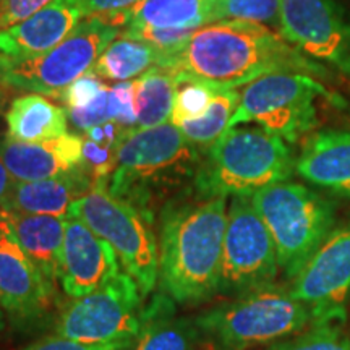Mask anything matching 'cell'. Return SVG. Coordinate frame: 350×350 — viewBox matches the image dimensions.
<instances>
[{
    "mask_svg": "<svg viewBox=\"0 0 350 350\" xmlns=\"http://www.w3.org/2000/svg\"><path fill=\"white\" fill-rule=\"evenodd\" d=\"M167 67L180 83L219 88H239L278 72L323 73L274 29L243 20H219L195 29Z\"/></svg>",
    "mask_w": 350,
    "mask_h": 350,
    "instance_id": "obj_1",
    "label": "cell"
},
{
    "mask_svg": "<svg viewBox=\"0 0 350 350\" xmlns=\"http://www.w3.org/2000/svg\"><path fill=\"white\" fill-rule=\"evenodd\" d=\"M159 217L163 292L180 305H200L213 299L221 275L227 198H180L167 204Z\"/></svg>",
    "mask_w": 350,
    "mask_h": 350,
    "instance_id": "obj_2",
    "label": "cell"
},
{
    "mask_svg": "<svg viewBox=\"0 0 350 350\" xmlns=\"http://www.w3.org/2000/svg\"><path fill=\"white\" fill-rule=\"evenodd\" d=\"M201 159L198 148L170 122L131 130L117 151L109 191L154 224L167 204L193 191Z\"/></svg>",
    "mask_w": 350,
    "mask_h": 350,
    "instance_id": "obj_3",
    "label": "cell"
},
{
    "mask_svg": "<svg viewBox=\"0 0 350 350\" xmlns=\"http://www.w3.org/2000/svg\"><path fill=\"white\" fill-rule=\"evenodd\" d=\"M295 159L282 138L260 126H230L203 154L193 183L196 198L253 196L286 182Z\"/></svg>",
    "mask_w": 350,
    "mask_h": 350,
    "instance_id": "obj_4",
    "label": "cell"
},
{
    "mask_svg": "<svg viewBox=\"0 0 350 350\" xmlns=\"http://www.w3.org/2000/svg\"><path fill=\"white\" fill-rule=\"evenodd\" d=\"M198 345L206 350H252L299 334L313 323L291 287H265L234 297L193 317Z\"/></svg>",
    "mask_w": 350,
    "mask_h": 350,
    "instance_id": "obj_5",
    "label": "cell"
},
{
    "mask_svg": "<svg viewBox=\"0 0 350 350\" xmlns=\"http://www.w3.org/2000/svg\"><path fill=\"white\" fill-rule=\"evenodd\" d=\"M252 201L274 242L279 271L287 281H294L336 229L334 203L288 180L262 188Z\"/></svg>",
    "mask_w": 350,
    "mask_h": 350,
    "instance_id": "obj_6",
    "label": "cell"
},
{
    "mask_svg": "<svg viewBox=\"0 0 350 350\" xmlns=\"http://www.w3.org/2000/svg\"><path fill=\"white\" fill-rule=\"evenodd\" d=\"M107 180L96 182L77 200L67 217H77L111 245L122 269L137 282L143 297L159 281V247L152 224L126 201L111 195Z\"/></svg>",
    "mask_w": 350,
    "mask_h": 350,
    "instance_id": "obj_7",
    "label": "cell"
},
{
    "mask_svg": "<svg viewBox=\"0 0 350 350\" xmlns=\"http://www.w3.org/2000/svg\"><path fill=\"white\" fill-rule=\"evenodd\" d=\"M119 34L120 28L100 16H90L54 49L41 55L25 60L3 57L0 85L62 99L67 88L93 70L99 55Z\"/></svg>",
    "mask_w": 350,
    "mask_h": 350,
    "instance_id": "obj_8",
    "label": "cell"
},
{
    "mask_svg": "<svg viewBox=\"0 0 350 350\" xmlns=\"http://www.w3.org/2000/svg\"><path fill=\"white\" fill-rule=\"evenodd\" d=\"M325 96L329 93L312 75L300 72L269 73L245 85L229 129L253 122L294 144L318 124L317 100Z\"/></svg>",
    "mask_w": 350,
    "mask_h": 350,
    "instance_id": "obj_9",
    "label": "cell"
},
{
    "mask_svg": "<svg viewBox=\"0 0 350 350\" xmlns=\"http://www.w3.org/2000/svg\"><path fill=\"white\" fill-rule=\"evenodd\" d=\"M278 274L274 242L252 196H234L227 208L217 295L239 297L271 287Z\"/></svg>",
    "mask_w": 350,
    "mask_h": 350,
    "instance_id": "obj_10",
    "label": "cell"
},
{
    "mask_svg": "<svg viewBox=\"0 0 350 350\" xmlns=\"http://www.w3.org/2000/svg\"><path fill=\"white\" fill-rule=\"evenodd\" d=\"M143 294L122 271L98 291L65 306L55 325L57 336L80 342H116L137 338L143 319Z\"/></svg>",
    "mask_w": 350,
    "mask_h": 350,
    "instance_id": "obj_11",
    "label": "cell"
},
{
    "mask_svg": "<svg viewBox=\"0 0 350 350\" xmlns=\"http://www.w3.org/2000/svg\"><path fill=\"white\" fill-rule=\"evenodd\" d=\"M292 295L313 323H345L350 295V222L336 227L292 281Z\"/></svg>",
    "mask_w": 350,
    "mask_h": 350,
    "instance_id": "obj_12",
    "label": "cell"
},
{
    "mask_svg": "<svg viewBox=\"0 0 350 350\" xmlns=\"http://www.w3.org/2000/svg\"><path fill=\"white\" fill-rule=\"evenodd\" d=\"M279 34L301 54L338 65L350 39V21L334 0H281Z\"/></svg>",
    "mask_w": 350,
    "mask_h": 350,
    "instance_id": "obj_13",
    "label": "cell"
},
{
    "mask_svg": "<svg viewBox=\"0 0 350 350\" xmlns=\"http://www.w3.org/2000/svg\"><path fill=\"white\" fill-rule=\"evenodd\" d=\"M120 261L106 240L77 217H65L60 284L72 299L98 291L116 278Z\"/></svg>",
    "mask_w": 350,
    "mask_h": 350,
    "instance_id": "obj_14",
    "label": "cell"
},
{
    "mask_svg": "<svg viewBox=\"0 0 350 350\" xmlns=\"http://www.w3.org/2000/svg\"><path fill=\"white\" fill-rule=\"evenodd\" d=\"M54 284L29 260L7 224L2 211L0 222V308L10 317L28 319L47 308L54 295Z\"/></svg>",
    "mask_w": 350,
    "mask_h": 350,
    "instance_id": "obj_15",
    "label": "cell"
},
{
    "mask_svg": "<svg viewBox=\"0 0 350 350\" xmlns=\"http://www.w3.org/2000/svg\"><path fill=\"white\" fill-rule=\"evenodd\" d=\"M0 159L16 182H38L60 177L83 165V137H62L25 143L7 135L0 142Z\"/></svg>",
    "mask_w": 350,
    "mask_h": 350,
    "instance_id": "obj_16",
    "label": "cell"
},
{
    "mask_svg": "<svg viewBox=\"0 0 350 350\" xmlns=\"http://www.w3.org/2000/svg\"><path fill=\"white\" fill-rule=\"evenodd\" d=\"M83 21L77 0H55L21 23L0 31V54L8 59H33L54 49Z\"/></svg>",
    "mask_w": 350,
    "mask_h": 350,
    "instance_id": "obj_17",
    "label": "cell"
},
{
    "mask_svg": "<svg viewBox=\"0 0 350 350\" xmlns=\"http://www.w3.org/2000/svg\"><path fill=\"white\" fill-rule=\"evenodd\" d=\"M295 170L312 185L350 200V131L310 135L295 159Z\"/></svg>",
    "mask_w": 350,
    "mask_h": 350,
    "instance_id": "obj_18",
    "label": "cell"
},
{
    "mask_svg": "<svg viewBox=\"0 0 350 350\" xmlns=\"http://www.w3.org/2000/svg\"><path fill=\"white\" fill-rule=\"evenodd\" d=\"M94 187L91 174L81 165L73 172L38 182H16L3 209L20 214L67 217L70 208Z\"/></svg>",
    "mask_w": 350,
    "mask_h": 350,
    "instance_id": "obj_19",
    "label": "cell"
},
{
    "mask_svg": "<svg viewBox=\"0 0 350 350\" xmlns=\"http://www.w3.org/2000/svg\"><path fill=\"white\" fill-rule=\"evenodd\" d=\"M3 217L26 255L51 284L60 282L65 217L20 214L3 209Z\"/></svg>",
    "mask_w": 350,
    "mask_h": 350,
    "instance_id": "obj_20",
    "label": "cell"
},
{
    "mask_svg": "<svg viewBox=\"0 0 350 350\" xmlns=\"http://www.w3.org/2000/svg\"><path fill=\"white\" fill-rule=\"evenodd\" d=\"M196 345L193 317L177 314L175 301L163 292L144 306L142 327L131 350H195Z\"/></svg>",
    "mask_w": 350,
    "mask_h": 350,
    "instance_id": "obj_21",
    "label": "cell"
},
{
    "mask_svg": "<svg viewBox=\"0 0 350 350\" xmlns=\"http://www.w3.org/2000/svg\"><path fill=\"white\" fill-rule=\"evenodd\" d=\"M219 0H139L126 28L195 29L219 21Z\"/></svg>",
    "mask_w": 350,
    "mask_h": 350,
    "instance_id": "obj_22",
    "label": "cell"
},
{
    "mask_svg": "<svg viewBox=\"0 0 350 350\" xmlns=\"http://www.w3.org/2000/svg\"><path fill=\"white\" fill-rule=\"evenodd\" d=\"M8 137L25 143L47 142L67 135V109L42 94H23L12 100L7 116Z\"/></svg>",
    "mask_w": 350,
    "mask_h": 350,
    "instance_id": "obj_23",
    "label": "cell"
},
{
    "mask_svg": "<svg viewBox=\"0 0 350 350\" xmlns=\"http://www.w3.org/2000/svg\"><path fill=\"white\" fill-rule=\"evenodd\" d=\"M135 81L137 130L169 124L174 99L182 85L170 67L154 65Z\"/></svg>",
    "mask_w": 350,
    "mask_h": 350,
    "instance_id": "obj_24",
    "label": "cell"
},
{
    "mask_svg": "<svg viewBox=\"0 0 350 350\" xmlns=\"http://www.w3.org/2000/svg\"><path fill=\"white\" fill-rule=\"evenodd\" d=\"M161 62L163 57L150 44L120 34V38L109 44L99 55L93 72L106 80L131 81Z\"/></svg>",
    "mask_w": 350,
    "mask_h": 350,
    "instance_id": "obj_25",
    "label": "cell"
},
{
    "mask_svg": "<svg viewBox=\"0 0 350 350\" xmlns=\"http://www.w3.org/2000/svg\"><path fill=\"white\" fill-rule=\"evenodd\" d=\"M240 93L235 88H221L214 96L211 106L198 119L187 120L178 126L185 138L204 154L222 133L229 129L230 119L237 111Z\"/></svg>",
    "mask_w": 350,
    "mask_h": 350,
    "instance_id": "obj_26",
    "label": "cell"
},
{
    "mask_svg": "<svg viewBox=\"0 0 350 350\" xmlns=\"http://www.w3.org/2000/svg\"><path fill=\"white\" fill-rule=\"evenodd\" d=\"M268 350H350L344 323H312L299 334L269 345Z\"/></svg>",
    "mask_w": 350,
    "mask_h": 350,
    "instance_id": "obj_27",
    "label": "cell"
},
{
    "mask_svg": "<svg viewBox=\"0 0 350 350\" xmlns=\"http://www.w3.org/2000/svg\"><path fill=\"white\" fill-rule=\"evenodd\" d=\"M219 90L221 88L209 85V83H182L175 93L170 124L180 126L183 122L198 119L211 106L214 96Z\"/></svg>",
    "mask_w": 350,
    "mask_h": 350,
    "instance_id": "obj_28",
    "label": "cell"
},
{
    "mask_svg": "<svg viewBox=\"0 0 350 350\" xmlns=\"http://www.w3.org/2000/svg\"><path fill=\"white\" fill-rule=\"evenodd\" d=\"M281 0H219V18L273 25L279 31Z\"/></svg>",
    "mask_w": 350,
    "mask_h": 350,
    "instance_id": "obj_29",
    "label": "cell"
},
{
    "mask_svg": "<svg viewBox=\"0 0 350 350\" xmlns=\"http://www.w3.org/2000/svg\"><path fill=\"white\" fill-rule=\"evenodd\" d=\"M67 116L72 125L85 133V131L93 129V126L103 125L111 120H119V99L113 93L112 86H109L107 90L100 93L98 99H94L88 106L80 109H67Z\"/></svg>",
    "mask_w": 350,
    "mask_h": 350,
    "instance_id": "obj_30",
    "label": "cell"
},
{
    "mask_svg": "<svg viewBox=\"0 0 350 350\" xmlns=\"http://www.w3.org/2000/svg\"><path fill=\"white\" fill-rule=\"evenodd\" d=\"M107 85H104V81L100 80V77L91 70L86 75L78 78L77 81H73L72 85L67 88L62 96V100L65 103L67 109H80L85 107L88 104L93 103L94 99H98L100 93L104 90H107Z\"/></svg>",
    "mask_w": 350,
    "mask_h": 350,
    "instance_id": "obj_31",
    "label": "cell"
},
{
    "mask_svg": "<svg viewBox=\"0 0 350 350\" xmlns=\"http://www.w3.org/2000/svg\"><path fill=\"white\" fill-rule=\"evenodd\" d=\"M135 339L116 340V342H96L88 344L73 340L62 336H51L36 342L26 345L23 350H131Z\"/></svg>",
    "mask_w": 350,
    "mask_h": 350,
    "instance_id": "obj_32",
    "label": "cell"
},
{
    "mask_svg": "<svg viewBox=\"0 0 350 350\" xmlns=\"http://www.w3.org/2000/svg\"><path fill=\"white\" fill-rule=\"evenodd\" d=\"M55 0H0V31L21 23Z\"/></svg>",
    "mask_w": 350,
    "mask_h": 350,
    "instance_id": "obj_33",
    "label": "cell"
},
{
    "mask_svg": "<svg viewBox=\"0 0 350 350\" xmlns=\"http://www.w3.org/2000/svg\"><path fill=\"white\" fill-rule=\"evenodd\" d=\"M139 0H77L83 18L90 16H111L129 12Z\"/></svg>",
    "mask_w": 350,
    "mask_h": 350,
    "instance_id": "obj_34",
    "label": "cell"
},
{
    "mask_svg": "<svg viewBox=\"0 0 350 350\" xmlns=\"http://www.w3.org/2000/svg\"><path fill=\"white\" fill-rule=\"evenodd\" d=\"M16 180L12 177V174L8 172L5 164L0 159V208L5 206V203L10 198L13 188H15Z\"/></svg>",
    "mask_w": 350,
    "mask_h": 350,
    "instance_id": "obj_35",
    "label": "cell"
},
{
    "mask_svg": "<svg viewBox=\"0 0 350 350\" xmlns=\"http://www.w3.org/2000/svg\"><path fill=\"white\" fill-rule=\"evenodd\" d=\"M338 67L342 70L345 75L350 77V39H349V44H347V49H345L342 59L339 60Z\"/></svg>",
    "mask_w": 350,
    "mask_h": 350,
    "instance_id": "obj_36",
    "label": "cell"
},
{
    "mask_svg": "<svg viewBox=\"0 0 350 350\" xmlns=\"http://www.w3.org/2000/svg\"><path fill=\"white\" fill-rule=\"evenodd\" d=\"M3 326H5V321H3V313H2V308H0V331L3 329Z\"/></svg>",
    "mask_w": 350,
    "mask_h": 350,
    "instance_id": "obj_37",
    "label": "cell"
},
{
    "mask_svg": "<svg viewBox=\"0 0 350 350\" xmlns=\"http://www.w3.org/2000/svg\"><path fill=\"white\" fill-rule=\"evenodd\" d=\"M3 91H2V88H0V111H2V106H3Z\"/></svg>",
    "mask_w": 350,
    "mask_h": 350,
    "instance_id": "obj_38",
    "label": "cell"
},
{
    "mask_svg": "<svg viewBox=\"0 0 350 350\" xmlns=\"http://www.w3.org/2000/svg\"><path fill=\"white\" fill-rule=\"evenodd\" d=\"M3 57H5V55H2V54H0V70H2V64H3Z\"/></svg>",
    "mask_w": 350,
    "mask_h": 350,
    "instance_id": "obj_39",
    "label": "cell"
},
{
    "mask_svg": "<svg viewBox=\"0 0 350 350\" xmlns=\"http://www.w3.org/2000/svg\"><path fill=\"white\" fill-rule=\"evenodd\" d=\"M0 222H2V208H0Z\"/></svg>",
    "mask_w": 350,
    "mask_h": 350,
    "instance_id": "obj_40",
    "label": "cell"
}]
</instances>
